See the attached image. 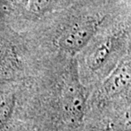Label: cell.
<instances>
[{"instance_id": "1", "label": "cell", "mask_w": 131, "mask_h": 131, "mask_svg": "<svg viewBox=\"0 0 131 131\" xmlns=\"http://www.w3.org/2000/svg\"><path fill=\"white\" fill-rule=\"evenodd\" d=\"M86 101V91L80 82L78 66L74 61L70 66L62 90L63 110L70 122L78 124L82 121L84 116Z\"/></svg>"}, {"instance_id": "2", "label": "cell", "mask_w": 131, "mask_h": 131, "mask_svg": "<svg viewBox=\"0 0 131 131\" xmlns=\"http://www.w3.org/2000/svg\"><path fill=\"white\" fill-rule=\"evenodd\" d=\"M102 20L92 18L76 23L60 37L58 40L60 48L71 54L80 51L96 33Z\"/></svg>"}, {"instance_id": "3", "label": "cell", "mask_w": 131, "mask_h": 131, "mask_svg": "<svg viewBox=\"0 0 131 131\" xmlns=\"http://www.w3.org/2000/svg\"><path fill=\"white\" fill-rule=\"evenodd\" d=\"M131 70L129 59L124 60L116 67L103 83V91L107 96L123 92L130 83Z\"/></svg>"}, {"instance_id": "4", "label": "cell", "mask_w": 131, "mask_h": 131, "mask_svg": "<svg viewBox=\"0 0 131 131\" xmlns=\"http://www.w3.org/2000/svg\"><path fill=\"white\" fill-rule=\"evenodd\" d=\"M113 38H106L93 49L88 58V66L91 70H97L106 63L113 49Z\"/></svg>"}, {"instance_id": "5", "label": "cell", "mask_w": 131, "mask_h": 131, "mask_svg": "<svg viewBox=\"0 0 131 131\" xmlns=\"http://www.w3.org/2000/svg\"><path fill=\"white\" fill-rule=\"evenodd\" d=\"M15 106V96L12 94L0 96V129L4 128L12 116Z\"/></svg>"}, {"instance_id": "6", "label": "cell", "mask_w": 131, "mask_h": 131, "mask_svg": "<svg viewBox=\"0 0 131 131\" xmlns=\"http://www.w3.org/2000/svg\"><path fill=\"white\" fill-rule=\"evenodd\" d=\"M54 2V0H29L28 8L33 13H41L53 5Z\"/></svg>"}, {"instance_id": "7", "label": "cell", "mask_w": 131, "mask_h": 131, "mask_svg": "<svg viewBox=\"0 0 131 131\" xmlns=\"http://www.w3.org/2000/svg\"><path fill=\"white\" fill-rule=\"evenodd\" d=\"M7 53H8L7 46L5 45L3 42L0 41V61H2V60L6 56Z\"/></svg>"}]
</instances>
